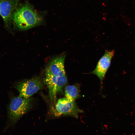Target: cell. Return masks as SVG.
Segmentation results:
<instances>
[{
	"label": "cell",
	"instance_id": "6da1fadb",
	"mask_svg": "<svg viewBox=\"0 0 135 135\" xmlns=\"http://www.w3.org/2000/svg\"><path fill=\"white\" fill-rule=\"evenodd\" d=\"M12 20L17 28L26 30L41 24L43 19L30 5L26 3L16 8L12 14Z\"/></svg>",
	"mask_w": 135,
	"mask_h": 135
},
{
	"label": "cell",
	"instance_id": "7a4b0ae2",
	"mask_svg": "<svg viewBox=\"0 0 135 135\" xmlns=\"http://www.w3.org/2000/svg\"><path fill=\"white\" fill-rule=\"evenodd\" d=\"M32 100L30 98H24L19 96L12 98L8 112V117L12 124H15L30 109Z\"/></svg>",
	"mask_w": 135,
	"mask_h": 135
},
{
	"label": "cell",
	"instance_id": "3957f363",
	"mask_svg": "<svg viewBox=\"0 0 135 135\" xmlns=\"http://www.w3.org/2000/svg\"><path fill=\"white\" fill-rule=\"evenodd\" d=\"M41 80L37 77H34L24 80L17 83L15 88L18 92L19 96L24 98H29L42 88Z\"/></svg>",
	"mask_w": 135,
	"mask_h": 135
},
{
	"label": "cell",
	"instance_id": "277c9868",
	"mask_svg": "<svg viewBox=\"0 0 135 135\" xmlns=\"http://www.w3.org/2000/svg\"><path fill=\"white\" fill-rule=\"evenodd\" d=\"M54 110L53 114L56 116L67 115L76 118L79 113L83 112L78 108L74 101H70L66 98L58 100Z\"/></svg>",
	"mask_w": 135,
	"mask_h": 135
},
{
	"label": "cell",
	"instance_id": "5b68a950",
	"mask_svg": "<svg viewBox=\"0 0 135 135\" xmlns=\"http://www.w3.org/2000/svg\"><path fill=\"white\" fill-rule=\"evenodd\" d=\"M44 80L48 88L50 98L54 102L57 93L62 91L63 87L67 83L66 75L56 76L46 72Z\"/></svg>",
	"mask_w": 135,
	"mask_h": 135
},
{
	"label": "cell",
	"instance_id": "8992f818",
	"mask_svg": "<svg viewBox=\"0 0 135 135\" xmlns=\"http://www.w3.org/2000/svg\"><path fill=\"white\" fill-rule=\"evenodd\" d=\"M20 0H0V15L6 27L9 28L12 16Z\"/></svg>",
	"mask_w": 135,
	"mask_h": 135
},
{
	"label": "cell",
	"instance_id": "52a82bcc",
	"mask_svg": "<svg viewBox=\"0 0 135 135\" xmlns=\"http://www.w3.org/2000/svg\"><path fill=\"white\" fill-rule=\"evenodd\" d=\"M114 53V50H106L99 60L95 69L91 73L96 75L102 82L109 67Z\"/></svg>",
	"mask_w": 135,
	"mask_h": 135
},
{
	"label": "cell",
	"instance_id": "ba28073f",
	"mask_svg": "<svg viewBox=\"0 0 135 135\" xmlns=\"http://www.w3.org/2000/svg\"><path fill=\"white\" fill-rule=\"evenodd\" d=\"M65 58V55L62 54L54 58L48 67L46 72L56 76L65 75L64 65Z\"/></svg>",
	"mask_w": 135,
	"mask_h": 135
},
{
	"label": "cell",
	"instance_id": "9c48e42d",
	"mask_svg": "<svg viewBox=\"0 0 135 135\" xmlns=\"http://www.w3.org/2000/svg\"><path fill=\"white\" fill-rule=\"evenodd\" d=\"M65 95L66 98L68 100L74 101L79 96L78 88L75 85L68 86L65 89Z\"/></svg>",
	"mask_w": 135,
	"mask_h": 135
}]
</instances>
